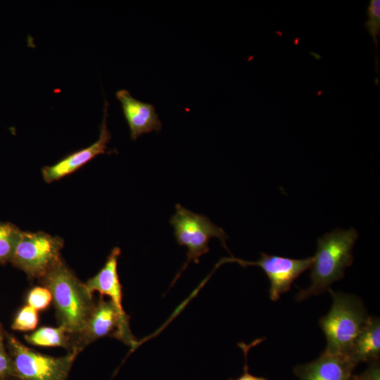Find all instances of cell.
Returning a JSON list of instances; mask_svg holds the SVG:
<instances>
[{
    "label": "cell",
    "instance_id": "7",
    "mask_svg": "<svg viewBox=\"0 0 380 380\" xmlns=\"http://www.w3.org/2000/svg\"><path fill=\"white\" fill-rule=\"evenodd\" d=\"M111 336L124 343L135 347L137 342L129 329L128 320L123 319L110 300H100L94 308L82 331L73 338L74 350L78 353L90 343Z\"/></svg>",
    "mask_w": 380,
    "mask_h": 380
},
{
    "label": "cell",
    "instance_id": "13",
    "mask_svg": "<svg viewBox=\"0 0 380 380\" xmlns=\"http://www.w3.org/2000/svg\"><path fill=\"white\" fill-rule=\"evenodd\" d=\"M347 355L356 366L360 362L370 363L379 360L380 321L379 317L369 316Z\"/></svg>",
    "mask_w": 380,
    "mask_h": 380
},
{
    "label": "cell",
    "instance_id": "1",
    "mask_svg": "<svg viewBox=\"0 0 380 380\" xmlns=\"http://www.w3.org/2000/svg\"><path fill=\"white\" fill-rule=\"evenodd\" d=\"M39 280L51 294L58 325L73 341L84 329L94 308L93 295L62 260Z\"/></svg>",
    "mask_w": 380,
    "mask_h": 380
},
{
    "label": "cell",
    "instance_id": "21",
    "mask_svg": "<svg viewBox=\"0 0 380 380\" xmlns=\"http://www.w3.org/2000/svg\"><path fill=\"white\" fill-rule=\"evenodd\" d=\"M369 364V367L364 372L353 375V380H380L379 360Z\"/></svg>",
    "mask_w": 380,
    "mask_h": 380
},
{
    "label": "cell",
    "instance_id": "10",
    "mask_svg": "<svg viewBox=\"0 0 380 380\" xmlns=\"http://www.w3.org/2000/svg\"><path fill=\"white\" fill-rule=\"evenodd\" d=\"M356 365L347 355L324 350L319 357L293 369L300 380H353Z\"/></svg>",
    "mask_w": 380,
    "mask_h": 380
},
{
    "label": "cell",
    "instance_id": "3",
    "mask_svg": "<svg viewBox=\"0 0 380 380\" xmlns=\"http://www.w3.org/2000/svg\"><path fill=\"white\" fill-rule=\"evenodd\" d=\"M332 297L329 312L319 319L327 346L331 353L347 355L369 316L356 296L328 289Z\"/></svg>",
    "mask_w": 380,
    "mask_h": 380
},
{
    "label": "cell",
    "instance_id": "6",
    "mask_svg": "<svg viewBox=\"0 0 380 380\" xmlns=\"http://www.w3.org/2000/svg\"><path fill=\"white\" fill-rule=\"evenodd\" d=\"M63 241L49 234L21 232L11 262L28 276L40 279L59 263Z\"/></svg>",
    "mask_w": 380,
    "mask_h": 380
},
{
    "label": "cell",
    "instance_id": "16",
    "mask_svg": "<svg viewBox=\"0 0 380 380\" xmlns=\"http://www.w3.org/2000/svg\"><path fill=\"white\" fill-rule=\"evenodd\" d=\"M38 311L27 305L23 307L16 315L11 328L20 331L33 330L38 324Z\"/></svg>",
    "mask_w": 380,
    "mask_h": 380
},
{
    "label": "cell",
    "instance_id": "22",
    "mask_svg": "<svg viewBox=\"0 0 380 380\" xmlns=\"http://www.w3.org/2000/svg\"><path fill=\"white\" fill-rule=\"evenodd\" d=\"M1 334H4V332H3L2 327H1V325L0 324V335H1Z\"/></svg>",
    "mask_w": 380,
    "mask_h": 380
},
{
    "label": "cell",
    "instance_id": "18",
    "mask_svg": "<svg viewBox=\"0 0 380 380\" xmlns=\"http://www.w3.org/2000/svg\"><path fill=\"white\" fill-rule=\"evenodd\" d=\"M367 13L369 20L365 23V27L377 46V36L380 30V1L372 0L368 6Z\"/></svg>",
    "mask_w": 380,
    "mask_h": 380
},
{
    "label": "cell",
    "instance_id": "9",
    "mask_svg": "<svg viewBox=\"0 0 380 380\" xmlns=\"http://www.w3.org/2000/svg\"><path fill=\"white\" fill-rule=\"evenodd\" d=\"M108 106V103L105 99L99 139L90 146L68 155L54 165L44 167L42 176L46 183L58 180L76 171L96 156L107 153V145L111 138L107 127Z\"/></svg>",
    "mask_w": 380,
    "mask_h": 380
},
{
    "label": "cell",
    "instance_id": "20",
    "mask_svg": "<svg viewBox=\"0 0 380 380\" xmlns=\"http://www.w3.org/2000/svg\"><path fill=\"white\" fill-rule=\"evenodd\" d=\"M263 340H264V338H258V339H256L255 341L251 342L248 345L245 344L243 342H241V343H238V346L242 349V350L243 352V354H244V357H245V365H244V367H243V372L238 378H236L235 379L230 378V379H229V380H268L267 379H266L265 377L257 376H254V375L250 374L249 371H248V363H247V362H248L247 356H248V353L250 348H251V347H253V346H255L258 345V343H260Z\"/></svg>",
    "mask_w": 380,
    "mask_h": 380
},
{
    "label": "cell",
    "instance_id": "14",
    "mask_svg": "<svg viewBox=\"0 0 380 380\" xmlns=\"http://www.w3.org/2000/svg\"><path fill=\"white\" fill-rule=\"evenodd\" d=\"M30 344L39 346L63 347L75 351L71 335L62 327H44L30 334L25 336Z\"/></svg>",
    "mask_w": 380,
    "mask_h": 380
},
{
    "label": "cell",
    "instance_id": "5",
    "mask_svg": "<svg viewBox=\"0 0 380 380\" xmlns=\"http://www.w3.org/2000/svg\"><path fill=\"white\" fill-rule=\"evenodd\" d=\"M175 209L170 222L173 227L177 243L185 246L188 251L186 261L175 281L191 261L198 263L199 258L209 252L208 243L211 238L219 239L222 246L229 251L226 246L227 235L222 228L213 223L208 217L194 213L180 204H177Z\"/></svg>",
    "mask_w": 380,
    "mask_h": 380
},
{
    "label": "cell",
    "instance_id": "8",
    "mask_svg": "<svg viewBox=\"0 0 380 380\" xmlns=\"http://www.w3.org/2000/svg\"><path fill=\"white\" fill-rule=\"evenodd\" d=\"M313 256L304 259H293L283 256L260 253L258 261H247L234 257L222 258L218 265L224 262H237L243 267L258 266L267 276L270 287V298L276 301L281 294L289 291L294 280L311 267Z\"/></svg>",
    "mask_w": 380,
    "mask_h": 380
},
{
    "label": "cell",
    "instance_id": "2",
    "mask_svg": "<svg viewBox=\"0 0 380 380\" xmlns=\"http://www.w3.org/2000/svg\"><path fill=\"white\" fill-rule=\"evenodd\" d=\"M357 237L354 228L335 229L317 239L310 275L311 285L296 294L297 301L324 292L344 277L346 268L353 263L352 252Z\"/></svg>",
    "mask_w": 380,
    "mask_h": 380
},
{
    "label": "cell",
    "instance_id": "23",
    "mask_svg": "<svg viewBox=\"0 0 380 380\" xmlns=\"http://www.w3.org/2000/svg\"><path fill=\"white\" fill-rule=\"evenodd\" d=\"M0 380H4V379H0Z\"/></svg>",
    "mask_w": 380,
    "mask_h": 380
},
{
    "label": "cell",
    "instance_id": "19",
    "mask_svg": "<svg viewBox=\"0 0 380 380\" xmlns=\"http://www.w3.org/2000/svg\"><path fill=\"white\" fill-rule=\"evenodd\" d=\"M0 379L13 380L12 362L4 344V336L0 335Z\"/></svg>",
    "mask_w": 380,
    "mask_h": 380
},
{
    "label": "cell",
    "instance_id": "11",
    "mask_svg": "<svg viewBox=\"0 0 380 380\" xmlns=\"http://www.w3.org/2000/svg\"><path fill=\"white\" fill-rule=\"evenodd\" d=\"M115 96L121 103L132 140H136L144 134L161 130L162 122L153 104L136 99L125 89L117 91Z\"/></svg>",
    "mask_w": 380,
    "mask_h": 380
},
{
    "label": "cell",
    "instance_id": "4",
    "mask_svg": "<svg viewBox=\"0 0 380 380\" xmlns=\"http://www.w3.org/2000/svg\"><path fill=\"white\" fill-rule=\"evenodd\" d=\"M13 380H66L77 355L71 351L55 357L32 350L15 336L6 334Z\"/></svg>",
    "mask_w": 380,
    "mask_h": 380
},
{
    "label": "cell",
    "instance_id": "12",
    "mask_svg": "<svg viewBox=\"0 0 380 380\" xmlns=\"http://www.w3.org/2000/svg\"><path fill=\"white\" fill-rule=\"evenodd\" d=\"M120 253V248H113L103 267L84 284L92 295L94 292L97 291L101 296H108L120 317L129 321V316L125 313L122 306V286L118 272V261Z\"/></svg>",
    "mask_w": 380,
    "mask_h": 380
},
{
    "label": "cell",
    "instance_id": "17",
    "mask_svg": "<svg viewBox=\"0 0 380 380\" xmlns=\"http://www.w3.org/2000/svg\"><path fill=\"white\" fill-rule=\"evenodd\" d=\"M51 301V294L44 286L32 289L27 297V305L37 311L45 310Z\"/></svg>",
    "mask_w": 380,
    "mask_h": 380
},
{
    "label": "cell",
    "instance_id": "15",
    "mask_svg": "<svg viewBox=\"0 0 380 380\" xmlns=\"http://www.w3.org/2000/svg\"><path fill=\"white\" fill-rule=\"evenodd\" d=\"M21 232L9 222H0V263L11 262Z\"/></svg>",
    "mask_w": 380,
    "mask_h": 380
}]
</instances>
